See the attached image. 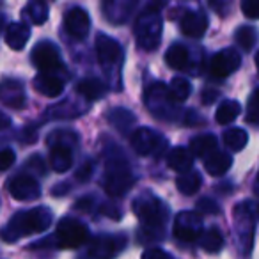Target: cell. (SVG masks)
I'll return each instance as SVG.
<instances>
[{
    "instance_id": "6da1fadb",
    "label": "cell",
    "mask_w": 259,
    "mask_h": 259,
    "mask_svg": "<svg viewBox=\"0 0 259 259\" xmlns=\"http://www.w3.org/2000/svg\"><path fill=\"white\" fill-rule=\"evenodd\" d=\"M52 222H54V215L48 208H45V206L32 208L29 211H22L16 217H13L2 231V238L6 241H16L27 234L43 233L52 226Z\"/></svg>"
},
{
    "instance_id": "7a4b0ae2",
    "label": "cell",
    "mask_w": 259,
    "mask_h": 259,
    "mask_svg": "<svg viewBox=\"0 0 259 259\" xmlns=\"http://www.w3.org/2000/svg\"><path fill=\"white\" fill-rule=\"evenodd\" d=\"M134 213L142 222V233L151 234V238H155V240L162 238V231L167 222V217H169V209L158 197L151 194L139 195L134 201Z\"/></svg>"
},
{
    "instance_id": "3957f363",
    "label": "cell",
    "mask_w": 259,
    "mask_h": 259,
    "mask_svg": "<svg viewBox=\"0 0 259 259\" xmlns=\"http://www.w3.org/2000/svg\"><path fill=\"white\" fill-rule=\"evenodd\" d=\"M162 0L151 2V6L146 8L142 16L139 18L137 27H135V36H137L139 47L144 50H155L162 39V18H160V8Z\"/></svg>"
},
{
    "instance_id": "277c9868",
    "label": "cell",
    "mask_w": 259,
    "mask_h": 259,
    "mask_svg": "<svg viewBox=\"0 0 259 259\" xmlns=\"http://www.w3.org/2000/svg\"><path fill=\"white\" fill-rule=\"evenodd\" d=\"M134 183H135V178L124 158H121V156L119 158H115V156L107 158V162H105L103 187L108 195L121 197V195H124L132 188Z\"/></svg>"
},
{
    "instance_id": "5b68a950",
    "label": "cell",
    "mask_w": 259,
    "mask_h": 259,
    "mask_svg": "<svg viewBox=\"0 0 259 259\" xmlns=\"http://www.w3.org/2000/svg\"><path fill=\"white\" fill-rule=\"evenodd\" d=\"M54 238L61 248H78L89 241V229L80 220L73 217H64L59 220Z\"/></svg>"
},
{
    "instance_id": "8992f818",
    "label": "cell",
    "mask_w": 259,
    "mask_h": 259,
    "mask_svg": "<svg viewBox=\"0 0 259 259\" xmlns=\"http://www.w3.org/2000/svg\"><path fill=\"white\" fill-rule=\"evenodd\" d=\"M132 146L142 156H162L169 144L151 128H139L132 135Z\"/></svg>"
},
{
    "instance_id": "52a82bcc",
    "label": "cell",
    "mask_w": 259,
    "mask_h": 259,
    "mask_svg": "<svg viewBox=\"0 0 259 259\" xmlns=\"http://www.w3.org/2000/svg\"><path fill=\"white\" fill-rule=\"evenodd\" d=\"M30 59H32V64L39 71L57 73L59 69L64 68L61 52H59L57 45H54L52 41H41V43H37L34 47L32 54H30Z\"/></svg>"
},
{
    "instance_id": "ba28073f",
    "label": "cell",
    "mask_w": 259,
    "mask_h": 259,
    "mask_svg": "<svg viewBox=\"0 0 259 259\" xmlns=\"http://www.w3.org/2000/svg\"><path fill=\"white\" fill-rule=\"evenodd\" d=\"M172 103H176V100L170 94L169 87L162 82H156L153 85L148 87L146 91V105L153 114L160 115V119H172L170 114L167 112V108Z\"/></svg>"
},
{
    "instance_id": "9c48e42d",
    "label": "cell",
    "mask_w": 259,
    "mask_h": 259,
    "mask_svg": "<svg viewBox=\"0 0 259 259\" xmlns=\"http://www.w3.org/2000/svg\"><path fill=\"white\" fill-rule=\"evenodd\" d=\"M174 236L180 241H195L202 234V219L199 211H183L174 220Z\"/></svg>"
},
{
    "instance_id": "30bf717a",
    "label": "cell",
    "mask_w": 259,
    "mask_h": 259,
    "mask_svg": "<svg viewBox=\"0 0 259 259\" xmlns=\"http://www.w3.org/2000/svg\"><path fill=\"white\" fill-rule=\"evenodd\" d=\"M241 64V57L234 48H226L215 54L209 62V71L211 75L219 76V78H226L231 73H234Z\"/></svg>"
},
{
    "instance_id": "8fae6325",
    "label": "cell",
    "mask_w": 259,
    "mask_h": 259,
    "mask_svg": "<svg viewBox=\"0 0 259 259\" xmlns=\"http://www.w3.org/2000/svg\"><path fill=\"white\" fill-rule=\"evenodd\" d=\"M96 55L100 59V62L103 64V68H110V66H121L122 61V50L121 45L115 39H112L110 36L100 34L96 37Z\"/></svg>"
},
{
    "instance_id": "7c38bea8",
    "label": "cell",
    "mask_w": 259,
    "mask_h": 259,
    "mask_svg": "<svg viewBox=\"0 0 259 259\" xmlns=\"http://www.w3.org/2000/svg\"><path fill=\"white\" fill-rule=\"evenodd\" d=\"M64 29L75 39H83L89 34L91 18L82 8H73L64 15Z\"/></svg>"
},
{
    "instance_id": "4fadbf2b",
    "label": "cell",
    "mask_w": 259,
    "mask_h": 259,
    "mask_svg": "<svg viewBox=\"0 0 259 259\" xmlns=\"http://www.w3.org/2000/svg\"><path fill=\"white\" fill-rule=\"evenodd\" d=\"M126 247L124 236H98L89 245L87 254L93 257H112Z\"/></svg>"
},
{
    "instance_id": "5bb4252c",
    "label": "cell",
    "mask_w": 259,
    "mask_h": 259,
    "mask_svg": "<svg viewBox=\"0 0 259 259\" xmlns=\"http://www.w3.org/2000/svg\"><path fill=\"white\" fill-rule=\"evenodd\" d=\"M11 195L18 201H36L41 197L39 183L30 174H18L11 183Z\"/></svg>"
},
{
    "instance_id": "9a60e30c",
    "label": "cell",
    "mask_w": 259,
    "mask_h": 259,
    "mask_svg": "<svg viewBox=\"0 0 259 259\" xmlns=\"http://www.w3.org/2000/svg\"><path fill=\"white\" fill-rule=\"evenodd\" d=\"M0 101L13 108H23L25 107V93L23 87L16 80H6L0 83Z\"/></svg>"
},
{
    "instance_id": "2e32d148",
    "label": "cell",
    "mask_w": 259,
    "mask_h": 259,
    "mask_svg": "<svg viewBox=\"0 0 259 259\" xmlns=\"http://www.w3.org/2000/svg\"><path fill=\"white\" fill-rule=\"evenodd\" d=\"M206 29H208V18L202 13L188 11L181 18V32L185 36L199 39V37L204 36Z\"/></svg>"
},
{
    "instance_id": "e0dca14e",
    "label": "cell",
    "mask_w": 259,
    "mask_h": 259,
    "mask_svg": "<svg viewBox=\"0 0 259 259\" xmlns=\"http://www.w3.org/2000/svg\"><path fill=\"white\" fill-rule=\"evenodd\" d=\"M34 87H36L37 93H41L43 96L55 98L62 93V89H64V80L59 78L55 73L41 71L39 75L34 78Z\"/></svg>"
},
{
    "instance_id": "ac0fdd59",
    "label": "cell",
    "mask_w": 259,
    "mask_h": 259,
    "mask_svg": "<svg viewBox=\"0 0 259 259\" xmlns=\"http://www.w3.org/2000/svg\"><path fill=\"white\" fill-rule=\"evenodd\" d=\"M50 165L55 172H66L73 165V153L71 144L55 142L50 149Z\"/></svg>"
},
{
    "instance_id": "d6986e66",
    "label": "cell",
    "mask_w": 259,
    "mask_h": 259,
    "mask_svg": "<svg viewBox=\"0 0 259 259\" xmlns=\"http://www.w3.org/2000/svg\"><path fill=\"white\" fill-rule=\"evenodd\" d=\"M137 0H103V13L108 22L122 23L132 13Z\"/></svg>"
},
{
    "instance_id": "ffe728a7",
    "label": "cell",
    "mask_w": 259,
    "mask_h": 259,
    "mask_svg": "<svg viewBox=\"0 0 259 259\" xmlns=\"http://www.w3.org/2000/svg\"><path fill=\"white\" fill-rule=\"evenodd\" d=\"M29 37H30L29 25L23 22H15L8 27L4 39L9 48H13V50H22L27 45V41H29Z\"/></svg>"
},
{
    "instance_id": "44dd1931",
    "label": "cell",
    "mask_w": 259,
    "mask_h": 259,
    "mask_svg": "<svg viewBox=\"0 0 259 259\" xmlns=\"http://www.w3.org/2000/svg\"><path fill=\"white\" fill-rule=\"evenodd\" d=\"M231 165H233L231 155H227L224 151H217V149L204 158V169L211 176H222L231 169Z\"/></svg>"
},
{
    "instance_id": "7402d4cb",
    "label": "cell",
    "mask_w": 259,
    "mask_h": 259,
    "mask_svg": "<svg viewBox=\"0 0 259 259\" xmlns=\"http://www.w3.org/2000/svg\"><path fill=\"white\" fill-rule=\"evenodd\" d=\"M167 163L176 172H185V170H190L192 165H194V155H192L190 149L174 148L167 155Z\"/></svg>"
},
{
    "instance_id": "603a6c76",
    "label": "cell",
    "mask_w": 259,
    "mask_h": 259,
    "mask_svg": "<svg viewBox=\"0 0 259 259\" xmlns=\"http://www.w3.org/2000/svg\"><path fill=\"white\" fill-rule=\"evenodd\" d=\"M76 91H78V94H82L85 100L94 101V100H100V98H103L105 94H107V85L98 78H83L82 82L76 85Z\"/></svg>"
},
{
    "instance_id": "cb8c5ba5",
    "label": "cell",
    "mask_w": 259,
    "mask_h": 259,
    "mask_svg": "<svg viewBox=\"0 0 259 259\" xmlns=\"http://www.w3.org/2000/svg\"><path fill=\"white\" fill-rule=\"evenodd\" d=\"M107 115H108V122H110L115 130H119L121 134L130 132V128L135 124V114L126 110V108H112Z\"/></svg>"
},
{
    "instance_id": "d4e9b609",
    "label": "cell",
    "mask_w": 259,
    "mask_h": 259,
    "mask_svg": "<svg viewBox=\"0 0 259 259\" xmlns=\"http://www.w3.org/2000/svg\"><path fill=\"white\" fill-rule=\"evenodd\" d=\"M201 174L195 172V170H185V172H180V176L176 178V187L181 194L185 195H194L195 192L201 188Z\"/></svg>"
},
{
    "instance_id": "484cf974",
    "label": "cell",
    "mask_w": 259,
    "mask_h": 259,
    "mask_svg": "<svg viewBox=\"0 0 259 259\" xmlns=\"http://www.w3.org/2000/svg\"><path fill=\"white\" fill-rule=\"evenodd\" d=\"M188 61H190V55H188V50L183 47V45H178V43L172 45L165 54V62L172 69H176V71L187 69Z\"/></svg>"
},
{
    "instance_id": "4316f807",
    "label": "cell",
    "mask_w": 259,
    "mask_h": 259,
    "mask_svg": "<svg viewBox=\"0 0 259 259\" xmlns=\"http://www.w3.org/2000/svg\"><path fill=\"white\" fill-rule=\"evenodd\" d=\"M217 149V139L213 135H199L190 141V151L194 156L206 158Z\"/></svg>"
},
{
    "instance_id": "83f0119b",
    "label": "cell",
    "mask_w": 259,
    "mask_h": 259,
    "mask_svg": "<svg viewBox=\"0 0 259 259\" xmlns=\"http://www.w3.org/2000/svg\"><path fill=\"white\" fill-rule=\"evenodd\" d=\"M201 247L209 254H217L224 247V236L219 227H209L201 234Z\"/></svg>"
},
{
    "instance_id": "f1b7e54d",
    "label": "cell",
    "mask_w": 259,
    "mask_h": 259,
    "mask_svg": "<svg viewBox=\"0 0 259 259\" xmlns=\"http://www.w3.org/2000/svg\"><path fill=\"white\" fill-rule=\"evenodd\" d=\"M240 112H241V107H240L238 101L227 100V101H224L219 108H217L215 119H217L219 124H229V122H233L234 119L240 115Z\"/></svg>"
},
{
    "instance_id": "f546056e",
    "label": "cell",
    "mask_w": 259,
    "mask_h": 259,
    "mask_svg": "<svg viewBox=\"0 0 259 259\" xmlns=\"http://www.w3.org/2000/svg\"><path fill=\"white\" fill-rule=\"evenodd\" d=\"M23 13L29 16V20L32 23L41 25V23H45L48 18V4L45 0H29V4H27Z\"/></svg>"
},
{
    "instance_id": "4dcf8cb0",
    "label": "cell",
    "mask_w": 259,
    "mask_h": 259,
    "mask_svg": "<svg viewBox=\"0 0 259 259\" xmlns=\"http://www.w3.org/2000/svg\"><path fill=\"white\" fill-rule=\"evenodd\" d=\"M248 135L245 130L241 128H231L227 132H224V144L233 151H241L247 146Z\"/></svg>"
},
{
    "instance_id": "1f68e13d",
    "label": "cell",
    "mask_w": 259,
    "mask_h": 259,
    "mask_svg": "<svg viewBox=\"0 0 259 259\" xmlns=\"http://www.w3.org/2000/svg\"><path fill=\"white\" fill-rule=\"evenodd\" d=\"M234 39H236L238 47H241L245 52H250L252 47L257 43V30H255L254 27H247V25L240 27V29L236 30Z\"/></svg>"
},
{
    "instance_id": "d6a6232c",
    "label": "cell",
    "mask_w": 259,
    "mask_h": 259,
    "mask_svg": "<svg viewBox=\"0 0 259 259\" xmlns=\"http://www.w3.org/2000/svg\"><path fill=\"white\" fill-rule=\"evenodd\" d=\"M169 91L172 94V98L176 101H185L192 93V85L185 76H174L170 80V85H169Z\"/></svg>"
},
{
    "instance_id": "836d02e7",
    "label": "cell",
    "mask_w": 259,
    "mask_h": 259,
    "mask_svg": "<svg viewBox=\"0 0 259 259\" xmlns=\"http://www.w3.org/2000/svg\"><path fill=\"white\" fill-rule=\"evenodd\" d=\"M247 119L252 124H259V89L254 91V94L250 96L248 101V108H247Z\"/></svg>"
},
{
    "instance_id": "e575fe53",
    "label": "cell",
    "mask_w": 259,
    "mask_h": 259,
    "mask_svg": "<svg viewBox=\"0 0 259 259\" xmlns=\"http://www.w3.org/2000/svg\"><path fill=\"white\" fill-rule=\"evenodd\" d=\"M241 13L250 20H259V0H241Z\"/></svg>"
},
{
    "instance_id": "d590c367",
    "label": "cell",
    "mask_w": 259,
    "mask_h": 259,
    "mask_svg": "<svg viewBox=\"0 0 259 259\" xmlns=\"http://www.w3.org/2000/svg\"><path fill=\"white\" fill-rule=\"evenodd\" d=\"M197 211L199 213H206V215H215V213L220 211V208H219V204H217L215 201L204 197V199H201V201L197 202Z\"/></svg>"
},
{
    "instance_id": "8d00e7d4",
    "label": "cell",
    "mask_w": 259,
    "mask_h": 259,
    "mask_svg": "<svg viewBox=\"0 0 259 259\" xmlns=\"http://www.w3.org/2000/svg\"><path fill=\"white\" fill-rule=\"evenodd\" d=\"M16 160V155L13 149H0V170H8L13 167Z\"/></svg>"
},
{
    "instance_id": "74e56055",
    "label": "cell",
    "mask_w": 259,
    "mask_h": 259,
    "mask_svg": "<svg viewBox=\"0 0 259 259\" xmlns=\"http://www.w3.org/2000/svg\"><path fill=\"white\" fill-rule=\"evenodd\" d=\"M201 98H202V103L204 105H211L213 101L219 98V91H215V89H204L202 91V94H201Z\"/></svg>"
},
{
    "instance_id": "f35d334b",
    "label": "cell",
    "mask_w": 259,
    "mask_h": 259,
    "mask_svg": "<svg viewBox=\"0 0 259 259\" xmlns=\"http://www.w3.org/2000/svg\"><path fill=\"white\" fill-rule=\"evenodd\" d=\"M91 172H93V165H91V163H87L85 167H82V169L76 172V178H78L80 181H87L91 178Z\"/></svg>"
},
{
    "instance_id": "ab89813d",
    "label": "cell",
    "mask_w": 259,
    "mask_h": 259,
    "mask_svg": "<svg viewBox=\"0 0 259 259\" xmlns=\"http://www.w3.org/2000/svg\"><path fill=\"white\" fill-rule=\"evenodd\" d=\"M142 255H144V257H170V254L160 250V248H149V250H146Z\"/></svg>"
},
{
    "instance_id": "60d3db41",
    "label": "cell",
    "mask_w": 259,
    "mask_h": 259,
    "mask_svg": "<svg viewBox=\"0 0 259 259\" xmlns=\"http://www.w3.org/2000/svg\"><path fill=\"white\" fill-rule=\"evenodd\" d=\"M91 204H93V197H83V199H80V201L76 202L75 208H76V209H83V211H87V209L91 208Z\"/></svg>"
},
{
    "instance_id": "b9f144b4",
    "label": "cell",
    "mask_w": 259,
    "mask_h": 259,
    "mask_svg": "<svg viewBox=\"0 0 259 259\" xmlns=\"http://www.w3.org/2000/svg\"><path fill=\"white\" fill-rule=\"evenodd\" d=\"M11 126V119L4 114V112H0V130H6Z\"/></svg>"
},
{
    "instance_id": "7bdbcfd3",
    "label": "cell",
    "mask_w": 259,
    "mask_h": 259,
    "mask_svg": "<svg viewBox=\"0 0 259 259\" xmlns=\"http://www.w3.org/2000/svg\"><path fill=\"white\" fill-rule=\"evenodd\" d=\"M255 68H257V71H259V52H257V55H255Z\"/></svg>"
},
{
    "instance_id": "ee69618b",
    "label": "cell",
    "mask_w": 259,
    "mask_h": 259,
    "mask_svg": "<svg viewBox=\"0 0 259 259\" xmlns=\"http://www.w3.org/2000/svg\"><path fill=\"white\" fill-rule=\"evenodd\" d=\"M257 213H259V208H257Z\"/></svg>"
}]
</instances>
